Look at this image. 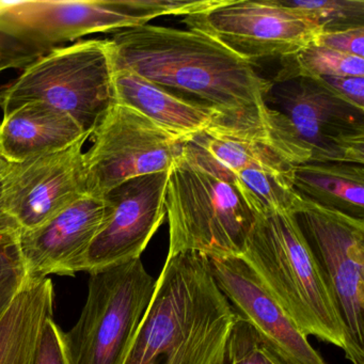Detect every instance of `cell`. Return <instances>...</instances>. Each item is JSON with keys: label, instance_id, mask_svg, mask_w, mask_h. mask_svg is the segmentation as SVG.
Instances as JSON below:
<instances>
[{"label": "cell", "instance_id": "6da1fadb", "mask_svg": "<svg viewBox=\"0 0 364 364\" xmlns=\"http://www.w3.org/2000/svg\"><path fill=\"white\" fill-rule=\"evenodd\" d=\"M108 39L114 71L127 70L221 116L220 127L274 146L293 165L308 153L285 127L281 112L266 104L272 82L253 63L195 26L187 31L142 25Z\"/></svg>", "mask_w": 364, "mask_h": 364}, {"label": "cell", "instance_id": "7a4b0ae2", "mask_svg": "<svg viewBox=\"0 0 364 364\" xmlns=\"http://www.w3.org/2000/svg\"><path fill=\"white\" fill-rule=\"evenodd\" d=\"M235 316L208 257H167L123 364H225Z\"/></svg>", "mask_w": 364, "mask_h": 364}, {"label": "cell", "instance_id": "3957f363", "mask_svg": "<svg viewBox=\"0 0 364 364\" xmlns=\"http://www.w3.org/2000/svg\"><path fill=\"white\" fill-rule=\"evenodd\" d=\"M240 257L306 336L345 350L344 325L293 212L255 213Z\"/></svg>", "mask_w": 364, "mask_h": 364}, {"label": "cell", "instance_id": "277c9868", "mask_svg": "<svg viewBox=\"0 0 364 364\" xmlns=\"http://www.w3.org/2000/svg\"><path fill=\"white\" fill-rule=\"evenodd\" d=\"M165 208L167 257L188 251L208 257H240L255 221L232 174L189 141L170 170Z\"/></svg>", "mask_w": 364, "mask_h": 364}, {"label": "cell", "instance_id": "5b68a950", "mask_svg": "<svg viewBox=\"0 0 364 364\" xmlns=\"http://www.w3.org/2000/svg\"><path fill=\"white\" fill-rule=\"evenodd\" d=\"M219 0H31L0 1V31L40 55L97 33L142 26L164 16H193Z\"/></svg>", "mask_w": 364, "mask_h": 364}, {"label": "cell", "instance_id": "8992f818", "mask_svg": "<svg viewBox=\"0 0 364 364\" xmlns=\"http://www.w3.org/2000/svg\"><path fill=\"white\" fill-rule=\"evenodd\" d=\"M108 39L55 48L0 89L4 114L28 103H44L71 116L91 135L114 102Z\"/></svg>", "mask_w": 364, "mask_h": 364}, {"label": "cell", "instance_id": "52a82bcc", "mask_svg": "<svg viewBox=\"0 0 364 364\" xmlns=\"http://www.w3.org/2000/svg\"><path fill=\"white\" fill-rule=\"evenodd\" d=\"M155 283L141 259L90 274L82 314L63 333L68 363H124Z\"/></svg>", "mask_w": 364, "mask_h": 364}, {"label": "cell", "instance_id": "ba28073f", "mask_svg": "<svg viewBox=\"0 0 364 364\" xmlns=\"http://www.w3.org/2000/svg\"><path fill=\"white\" fill-rule=\"evenodd\" d=\"M294 215L344 325L345 357L364 364V220L306 200Z\"/></svg>", "mask_w": 364, "mask_h": 364}, {"label": "cell", "instance_id": "9c48e42d", "mask_svg": "<svg viewBox=\"0 0 364 364\" xmlns=\"http://www.w3.org/2000/svg\"><path fill=\"white\" fill-rule=\"evenodd\" d=\"M82 154L85 195L102 198L132 178L170 171L186 142L144 114L114 104L90 135Z\"/></svg>", "mask_w": 364, "mask_h": 364}, {"label": "cell", "instance_id": "30bf717a", "mask_svg": "<svg viewBox=\"0 0 364 364\" xmlns=\"http://www.w3.org/2000/svg\"><path fill=\"white\" fill-rule=\"evenodd\" d=\"M272 109L287 118L310 151L309 161L363 166L364 109L328 88L318 78L295 77L272 84Z\"/></svg>", "mask_w": 364, "mask_h": 364}, {"label": "cell", "instance_id": "8fae6325", "mask_svg": "<svg viewBox=\"0 0 364 364\" xmlns=\"http://www.w3.org/2000/svg\"><path fill=\"white\" fill-rule=\"evenodd\" d=\"M185 23L214 36L251 63L293 56L323 33L312 16L283 0H220L208 11L185 16Z\"/></svg>", "mask_w": 364, "mask_h": 364}, {"label": "cell", "instance_id": "7c38bea8", "mask_svg": "<svg viewBox=\"0 0 364 364\" xmlns=\"http://www.w3.org/2000/svg\"><path fill=\"white\" fill-rule=\"evenodd\" d=\"M169 172L132 178L102 197L105 218L89 249V274L140 259L166 217Z\"/></svg>", "mask_w": 364, "mask_h": 364}, {"label": "cell", "instance_id": "4fadbf2b", "mask_svg": "<svg viewBox=\"0 0 364 364\" xmlns=\"http://www.w3.org/2000/svg\"><path fill=\"white\" fill-rule=\"evenodd\" d=\"M12 164L3 178L4 210L22 231L36 229L85 195L82 146Z\"/></svg>", "mask_w": 364, "mask_h": 364}, {"label": "cell", "instance_id": "5bb4252c", "mask_svg": "<svg viewBox=\"0 0 364 364\" xmlns=\"http://www.w3.org/2000/svg\"><path fill=\"white\" fill-rule=\"evenodd\" d=\"M210 272L235 313L284 364H328L240 257H208Z\"/></svg>", "mask_w": 364, "mask_h": 364}, {"label": "cell", "instance_id": "9a60e30c", "mask_svg": "<svg viewBox=\"0 0 364 364\" xmlns=\"http://www.w3.org/2000/svg\"><path fill=\"white\" fill-rule=\"evenodd\" d=\"M104 218L103 199L82 196L44 225L21 230L18 245L27 278L42 280L50 274L85 272L87 255Z\"/></svg>", "mask_w": 364, "mask_h": 364}, {"label": "cell", "instance_id": "2e32d148", "mask_svg": "<svg viewBox=\"0 0 364 364\" xmlns=\"http://www.w3.org/2000/svg\"><path fill=\"white\" fill-rule=\"evenodd\" d=\"M112 85L117 104L137 110L183 141L221 122L213 108L182 99L133 72L114 71Z\"/></svg>", "mask_w": 364, "mask_h": 364}, {"label": "cell", "instance_id": "e0dca14e", "mask_svg": "<svg viewBox=\"0 0 364 364\" xmlns=\"http://www.w3.org/2000/svg\"><path fill=\"white\" fill-rule=\"evenodd\" d=\"M89 137L71 116L44 103L20 106L0 123V150L12 164L65 150Z\"/></svg>", "mask_w": 364, "mask_h": 364}, {"label": "cell", "instance_id": "ac0fdd59", "mask_svg": "<svg viewBox=\"0 0 364 364\" xmlns=\"http://www.w3.org/2000/svg\"><path fill=\"white\" fill-rule=\"evenodd\" d=\"M50 279H28L0 321V364H35L46 321L54 317Z\"/></svg>", "mask_w": 364, "mask_h": 364}, {"label": "cell", "instance_id": "d6986e66", "mask_svg": "<svg viewBox=\"0 0 364 364\" xmlns=\"http://www.w3.org/2000/svg\"><path fill=\"white\" fill-rule=\"evenodd\" d=\"M293 191L301 200L364 220L362 165L319 161L295 165Z\"/></svg>", "mask_w": 364, "mask_h": 364}, {"label": "cell", "instance_id": "ffe728a7", "mask_svg": "<svg viewBox=\"0 0 364 364\" xmlns=\"http://www.w3.org/2000/svg\"><path fill=\"white\" fill-rule=\"evenodd\" d=\"M282 69L276 82L295 77L321 78L330 76H363L364 58L341 54L312 43L293 56L281 58Z\"/></svg>", "mask_w": 364, "mask_h": 364}, {"label": "cell", "instance_id": "44dd1931", "mask_svg": "<svg viewBox=\"0 0 364 364\" xmlns=\"http://www.w3.org/2000/svg\"><path fill=\"white\" fill-rule=\"evenodd\" d=\"M313 16L323 33L364 27V0H283Z\"/></svg>", "mask_w": 364, "mask_h": 364}, {"label": "cell", "instance_id": "7402d4cb", "mask_svg": "<svg viewBox=\"0 0 364 364\" xmlns=\"http://www.w3.org/2000/svg\"><path fill=\"white\" fill-rule=\"evenodd\" d=\"M18 225L0 230V321L26 284V269L21 255Z\"/></svg>", "mask_w": 364, "mask_h": 364}, {"label": "cell", "instance_id": "603a6c76", "mask_svg": "<svg viewBox=\"0 0 364 364\" xmlns=\"http://www.w3.org/2000/svg\"><path fill=\"white\" fill-rule=\"evenodd\" d=\"M225 363L284 364L270 350L257 330L237 314L228 338Z\"/></svg>", "mask_w": 364, "mask_h": 364}, {"label": "cell", "instance_id": "cb8c5ba5", "mask_svg": "<svg viewBox=\"0 0 364 364\" xmlns=\"http://www.w3.org/2000/svg\"><path fill=\"white\" fill-rule=\"evenodd\" d=\"M63 333L65 332L55 323L54 317L46 321L35 364H69L65 355Z\"/></svg>", "mask_w": 364, "mask_h": 364}, {"label": "cell", "instance_id": "d4e9b609", "mask_svg": "<svg viewBox=\"0 0 364 364\" xmlns=\"http://www.w3.org/2000/svg\"><path fill=\"white\" fill-rule=\"evenodd\" d=\"M42 57L12 36L0 31V73L9 69H25Z\"/></svg>", "mask_w": 364, "mask_h": 364}, {"label": "cell", "instance_id": "484cf974", "mask_svg": "<svg viewBox=\"0 0 364 364\" xmlns=\"http://www.w3.org/2000/svg\"><path fill=\"white\" fill-rule=\"evenodd\" d=\"M314 43L341 54L364 58V27L333 33H321Z\"/></svg>", "mask_w": 364, "mask_h": 364}, {"label": "cell", "instance_id": "4316f807", "mask_svg": "<svg viewBox=\"0 0 364 364\" xmlns=\"http://www.w3.org/2000/svg\"><path fill=\"white\" fill-rule=\"evenodd\" d=\"M318 80L345 101L364 109L363 76H330Z\"/></svg>", "mask_w": 364, "mask_h": 364}, {"label": "cell", "instance_id": "83f0119b", "mask_svg": "<svg viewBox=\"0 0 364 364\" xmlns=\"http://www.w3.org/2000/svg\"><path fill=\"white\" fill-rule=\"evenodd\" d=\"M4 184L3 180H0V230L5 228L12 227L16 225V221L5 212L4 210Z\"/></svg>", "mask_w": 364, "mask_h": 364}, {"label": "cell", "instance_id": "f1b7e54d", "mask_svg": "<svg viewBox=\"0 0 364 364\" xmlns=\"http://www.w3.org/2000/svg\"><path fill=\"white\" fill-rule=\"evenodd\" d=\"M10 166H11V163L4 156L3 152L0 150V180L5 178L6 174L9 171Z\"/></svg>", "mask_w": 364, "mask_h": 364}]
</instances>
